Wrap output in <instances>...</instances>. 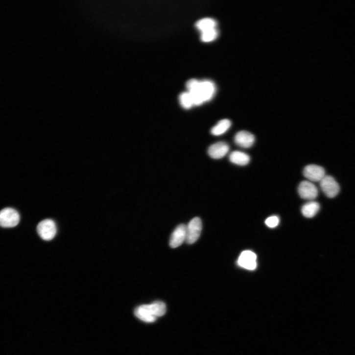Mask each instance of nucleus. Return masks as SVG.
Segmentation results:
<instances>
[{"mask_svg":"<svg viewBox=\"0 0 355 355\" xmlns=\"http://www.w3.org/2000/svg\"><path fill=\"white\" fill-rule=\"evenodd\" d=\"M230 161L235 165L245 166L249 163L250 158L246 153L239 151H235L231 154Z\"/></svg>","mask_w":355,"mask_h":355,"instance_id":"obj_14","label":"nucleus"},{"mask_svg":"<svg viewBox=\"0 0 355 355\" xmlns=\"http://www.w3.org/2000/svg\"><path fill=\"white\" fill-rule=\"evenodd\" d=\"M320 183L322 191L327 197L333 198L338 194L339 186L332 177L326 175Z\"/></svg>","mask_w":355,"mask_h":355,"instance_id":"obj_5","label":"nucleus"},{"mask_svg":"<svg viewBox=\"0 0 355 355\" xmlns=\"http://www.w3.org/2000/svg\"><path fill=\"white\" fill-rule=\"evenodd\" d=\"M235 141L238 146L243 148H249L254 144L255 138L253 134L248 131H241L236 135Z\"/></svg>","mask_w":355,"mask_h":355,"instance_id":"obj_10","label":"nucleus"},{"mask_svg":"<svg viewBox=\"0 0 355 355\" xmlns=\"http://www.w3.org/2000/svg\"><path fill=\"white\" fill-rule=\"evenodd\" d=\"M218 36V31L216 29L212 28L201 32V40L204 42H209L214 40Z\"/></svg>","mask_w":355,"mask_h":355,"instance_id":"obj_17","label":"nucleus"},{"mask_svg":"<svg viewBox=\"0 0 355 355\" xmlns=\"http://www.w3.org/2000/svg\"><path fill=\"white\" fill-rule=\"evenodd\" d=\"M229 145L225 142H219L211 145L208 149V154L214 159H220L224 157L229 151Z\"/></svg>","mask_w":355,"mask_h":355,"instance_id":"obj_11","label":"nucleus"},{"mask_svg":"<svg viewBox=\"0 0 355 355\" xmlns=\"http://www.w3.org/2000/svg\"><path fill=\"white\" fill-rule=\"evenodd\" d=\"M298 192L302 198L312 201L317 197L318 190L316 186L311 182L305 181L300 184Z\"/></svg>","mask_w":355,"mask_h":355,"instance_id":"obj_6","label":"nucleus"},{"mask_svg":"<svg viewBox=\"0 0 355 355\" xmlns=\"http://www.w3.org/2000/svg\"><path fill=\"white\" fill-rule=\"evenodd\" d=\"M186 240V226L181 224L178 226L171 235L169 245L172 248L181 245Z\"/></svg>","mask_w":355,"mask_h":355,"instance_id":"obj_9","label":"nucleus"},{"mask_svg":"<svg viewBox=\"0 0 355 355\" xmlns=\"http://www.w3.org/2000/svg\"><path fill=\"white\" fill-rule=\"evenodd\" d=\"M217 22L214 19L206 18L201 19L195 24L196 28L201 32L216 28Z\"/></svg>","mask_w":355,"mask_h":355,"instance_id":"obj_16","label":"nucleus"},{"mask_svg":"<svg viewBox=\"0 0 355 355\" xmlns=\"http://www.w3.org/2000/svg\"><path fill=\"white\" fill-rule=\"evenodd\" d=\"M257 255L251 251H245L241 253L238 260V265L249 270H255L257 266Z\"/></svg>","mask_w":355,"mask_h":355,"instance_id":"obj_7","label":"nucleus"},{"mask_svg":"<svg viewBox=\"0 0 355 355\" xmlns=\"http://www.w3.org/2000/svg\"><path fill=\"white\" fill-rule=\"evenodd\" d=\"M199 82L196 79H190L189 80L186 84L188 92H191L197 89L199 87Z\"/></svg>","mask_w":355,"mask_h":355,"instance_id":"obj_20","label":"nucleus"},{"mask_svg":"<svg viewBox=\"0 0 355 355\" xmlns=\"http://www.w3.org/2000/svg\"><path fill=\"white\" fill-rule=\"evenodd\" d=\"M320 208V204L314 201H310L305 204L302 208L303 215L306 218L314 217L319 212Z\"/></svg>","mask_w":355,"mask_h":355,"instance_id":"obj_13","label":"nucleus"},{"mask_svg":"<svg viewBox=\"0 0 355 355\" xmlns=\"http://www.w3.org/2000/svg\"><path fill=\"white\" fill-rule=\"evenodd\" d=\"M37 232L43 240L50 241L56 236L57 228L55 222L50 219L41 221L37 226Z\"/></svg>","mask_w":355,"mask_h":355,"instance_id":"obj_3","label":"nucleus"},{"mask_svg":"<svg viewBox=\"0 0 355 355\" xmlns=\"http://www.w3.org/2000/svg\"><path fill=\"white\" fill-rule=\"evenodd\" d=\"M202 225L201 219L198 217L192 219L186 226V241L189 244L195 243L199 238Z\"/></svg>","mask_w":355,"mask_h":355,"instance_id":"obj_4","label":"nucleus"},{"mask_svg":"<svg viewBox=\"0 0 355 355\" xmlns=\"http://www.w3.org/2000/svg\"><path fill=\"white\" fill-rule=\"evenodd\" d=\"M179 101L181 106L186 109H190L193 105L191 95L188 92L180 95Z\"/></svg>","mask_w":355,"mask_h":355,"instance_id":"obj_18","label":"nucleus"},{"mask_svg":"<svg viewBox=\"0 0 355 355\" xmlns=\"http://www.w3.org/2000/svg\"><path fill=\"white\" fill-rule=\"evenodd\" d=\"M166 311V304L157 301L149 305L137 307L135 311V316L140 320L147 323L155 322L158 317L164 316Z\"/></svg>","mask_w":355,"mask_h":355,"instance_id":"obj_1","label":"nucleus"},{"mask_svg":"<svg viewBox=\"0 0 355 355\" xmlns=\"http://www.w3.org/2000/svg\"><path fill=\"white\" fill-rule=\"evenodd\" d=\"M231 121L228 119L220 120L211 129V133L215 136H219L226 132L231 126Z\"/></svg>","mask_w":355,"mask_h":355,"instance_id":"obj_15","label":"nucleus"},{"mask_svg":"<svg viewBox=\"0 0 355 355\" xmlns=\"http://www.w3.org/2000/svg\"><path fill=\"white\" fill-rule=\"evenodd\" d=\"M279 219L276 216H271L268 218L265 222L266 225L270 228L276 227L279 224Z\"/></svg>","mask_w":355,"mask_h":355,"instance_id":"obj_19","label":"nucleus"},{"mask_svg":"<svg viewBox=\"0 0 355 355\" xmlns=\"http://www.w3.org/2000/svg\"><path fill=\"white\" fill-rule=\"evenodd\" d=\"M20 216L18 212L11 208H6L0 211V226L13 228L20 223Z\"/></svg>","mask_w":355,"mask_h":355,"instance_id":"obj_2","label":"nucleus"},{"mask_svg":"<svg viewBox=\"0 0 355 355\" xmlns=\"http://www.w3.org/2000/svg\"><path fill=\"white\" fill-rule=\"evenodd\" d=\"M199 89L204 102L211 100L216 91L214 84L209 80L200 81Z\"/></svg>","mask_w":355,"mask_h":355,"instance_id":"obj_12","label":"nucleus"},{"mask_svg":"<svg viewBox=\"0 0 355 355\" xmlns=\"http://www.w3.org/2000/svg\"><path fill=\"white\" fill-rule=\"evenodd\" d=\"M304 175L310 182H320L326 176L324 169L319 166L311 165L307 166L304 170Z\"/></svg>","mask_w":355,"mask_h":355,"instance_id":"obj_8","label":"nucleus"}]
</instances>
